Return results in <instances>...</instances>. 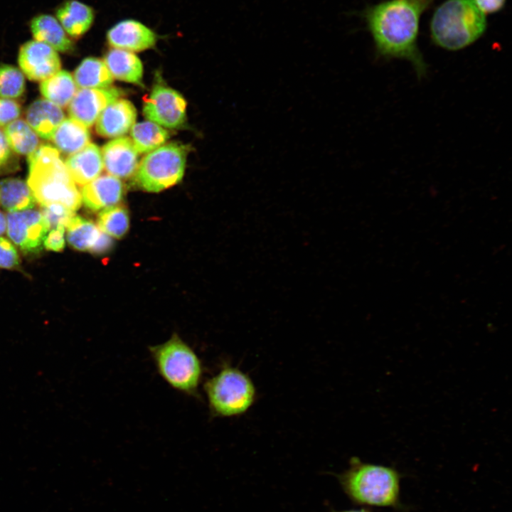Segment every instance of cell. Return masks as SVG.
Here are the masks:
<instances>
[{
  "instance_id": "2",
  "label": "cell",
  "mask_w": 512,
  "mask_h": 512,
  "mask_svg": "<svg viewBox=\"0 0 512 512\" xmlns=\"http://www.w3.org/2000/svg\"><path fill=\"white\" fill-rule=\"evenodd\" d=\"M28 162L27 184L36 202L42 206L60 204L74 212L80 208L81 193L56 148L38 146L28 156Z\"/></svg>"
},
{
  "instance_id": "26",
  "label": "cell",
  "mask_w": 512,
  "mask_h": 512,
  "mask_svg": "<svg viewBox=\"0 0 512 512\" xmlns=\"http://www.w3.org/2000/svg\"><path fill=\"white\" fill-rule=\"evenodd\" d=\"M131 129V140L138 153H149L164 145L169 132L158 124L144 121L134 123Z\"/></svg>"
},
{
  "instance_id": "11",
  "label": "cell",
  "mask_w": 512,
  "mask_h": 512,
  "mask_svg": "<svg viewBox=\"0 0 512 512\" xmlns=\"http://www.w3.org/2000/svg\"><path fill=\"white\" fill-rule=\"evenodd\" d=\"M119 94L120 91L114 87L78 89L68 105V114L88 128L96 122L108 105L118 99Z\"/></svg>"
},
{
  "instance_id": "12",
  "label": "cell",
  "mask_w": 512,
  "mask_h": 512,
  "mask_svg": "<svg viewBox=\"0 0 512 512\" xmlns=\"http://www.w3.org/2000/svg\"><path fill=\"white\" fill-rule=\"evenodd\" d=\"M107 41L113 48L133 53L154 47L156 42V36L151 29L141 22L126 19L117 23L109 29Z\"/></svg>"
},
{
  "instance_id": "35",
  "label": "cell",
  "mask_w": 512,
  "mask_h": 512,
  "mask_svg": "<svg viewBox=\"0 0 512 512\" xmlns=\"http://www.w3.org/2000/svg\"><path fill=\"white\" fill-rule=\"evenodd\" d=\"M11 156V148L9 147L6 139L0 131V167L6 164Z\"/></svg>"
},
{
  "instance_id": "22",
  "label": "cell",
  "mask_w": 512,
  "mask_h": 512,
  "mask_svg": "<svg viewBox=\"0 0 512 512\" xmlns=\"http://www.w3.org/2000/svg\"><path fill=\"white\" fill-rule=\"evenodd\" d=\"M60 152L73 154L90 143V135L87 127L72 119H64L50 139Z\"/></svg>"
},
{
  "instance_id": "32",
  "label": "cell",
  "mask_w": 512,
  "mask_h": 512,
  "mask_svg": "<svg viewBox=\"0 0 512 512\" xmlns=\"http://www.w3.org/2000/svg\"><path fill=\"white\" fill-rule=\"evenodd\" d=\"M21 114L18 103L11 99L0 97V127H5L16 120Z\"/></svg>"
},
{
  "instance_id": "31",
  "label": "cell",
  "mask_w": 512,
  "mask_h": 512,
  "mask_svg": "<svg viewBox=\"0 0 512 512\" xmlns=\"http://www.w3.org/2000/svg\"><path fill=\"white\" fill-rule=\"evenodd\" d=\"M20 264V258L14 244L0 237V267L13 269Z\"/></svg>"
},
{
  "instance_id": "27",
  "label": "cell",
  "mask_w": 512,
  "mask_h": 512,
  "mask_svg": "<svg viewBox=\"0 0 512 512\" xmlns=\"http://www.w3.org/2000/svg\"><path fill=\"white\" fill-rule=\"evenodd\" d=\"M9 147L15 152L29 155L38 147V135L24 120L16 119L4 129Z\"/></svg>"
},
{
  "instance_id": "23",
  "label": "cell",
  "mask_w": 512,
  "mask_h": 512,
  "mask_svg": "<svg viewBox=\"0 0 512 512\" xmlns=\"http://www.w3.org/2000/svg\"><path fill=\"white\" fill-rule=\"evenodd\" d=\"M73 78L78 89H102L112 82L103 60L95 57L85 58L74 72Z\"/></svg>"
},
{
  "instance_id": "28",
  "label": "cell",
  "mask_w": 512,
  "mask_h": 512,
  "mask_svg": "<svg viewBox=\"0 0 512 512\" xmlns=\"http://www.w3.org/2000/svg\"><path fill=\"white\" fill-rule=\"evenodd\" d=\"M129 217L127 210L113 206L103 209L98 218V228L111 238H120L127 232Z\"/></svg>"
},
{
  "instance_id": "5",
  "label": "cell",
  "mask_w": 512,
  "mask_h": 512,
  "mask_svg": "<svg viewBox=\"0 0 512 512\" xmlns=\"http://www.w3.org/2000/svg\"><path fill=\"white\" fill-rule=\"evenodd\" d=\"M148 349L158 373L170 387L186 395L200 397L203 366L191 346L174 334L165 342Z\"/></svg>"
},
{
  "instance_id": "4",
  "label": "cell",
  "mask_w": 512,
  "mask_h": 512,
  "mask_svg": "<svg viewBox=\"0 0 512 512\" xmlns=\"http://www.w3.org/2000/svg\"><path fill=\"white\" fill-rule=\"evenodd\" d=\"M486 28V15L472 0H446L434 10L430 22L433 43L451 51L473 44Z\"/></svg>"
},
{
  "instance_id": "18",
  "label": "cell",
  "mask_w": 512,
  "mask_h": 512,
  "mask_svg": "<svg viewBox=\"0 0 512 512\" xmlns=\"http://www.w3.org/2000/svg\"><path fill=\"white\" fill-rule=\"evenodd\" d=\"M55 18L71 39H78L91 28L95 12L81 1L66 0L57 7Z\"/></svg>"
},
{
  "instance_id": "13",
  "label": "cell",
  "mask_w": 512,
  "mask_h": 512,
  "mask_svg": "<svg viewBox=\"0 0 512 512\" xmlns=\"http://www.w3.org/2000/svg\"><path fill=\"white\" fill-rule=\"evenodd\" d=\"M103 167L117 178L134 176L139 164V153L131 139L117 137L105 144L101 151Z\"/></svg>"
},
{
  "instance_id": "20",
  "label": "cell",
  "mask_w": 512,
  "mask_h": 512,
  "mask_svg": "<svg viewBox=\"0 0 512 512\" xmlns=\"http://www.w3.org/2000/svg\"><path fill=\"white\" fill-rule=\"evenodd\" d=\"M26 122L36 134L44 139H51L55 131L65 119L61 108L46 99H38L26 110Z\"/></svg>"
},
{
  "instance_id": "37",
  "label": "cell",
  "mask_w": 512,
  "mask_h": 512,
  "mask_svg": "<svg viewBox=\"0 0 512 512\" xmlns=\"http://www.w3.org/2000/svg\"><path fill=\"white\" fill-rule=\"evenodd\" d=\"M333 512H372L368 508H360V509H349L343 511H334Z\"/></svg>"
},
{
  "instance_id": "10",
  "label": "cell",
  "mask_w": 512,
  "mask_h": 512,
  "mask_svg": "<svg viewBox=\"0 0 512 512\" xmlns=\"http://www.w3.org/2000/svg\"><path fill=\"white\" fill-rule=\"evenodd\" d=\"M18 65L28 78L43 81L60 70L61 61L56 50L41 42L32 40L19 48Z\"/></svg>"
},
{
  "instance_id": "33",
  "label": "cell",
  "mask_w": 512,
  "mask_h": 512,
  "mask_svg": "<svg viewBox=\"0 0 512 512\" xmlns=\"http://www.w3.org/2000/svg\"><path fill=\"white\" fill-rule=\"evenodd\" d=\"M46 250L59 252L65 247V227L58 225L51 229L43 240Z\"/></svg>"
},
{
  "instance_id": "16",
  "label": "cell",
  "mask_w": 512,
  "mask_h": 512,
  "mask_svg": "<svg viewBox=\"0 0 512 512\" xmlns=\"http://www.w3.org/2000/svg\"><path fill=\"white\" fill-rule=\"evenodd\" d=\"M123 193L122 181L110 174H105L83 186L81 197L87 208L100 210L118 203L122 198Z\"/></svg>"
},
{
  "instance_id": "25",
  "label": "cell",
  "mask_w": 512,
  "mask_h": 512,
  "mask_svg": "<svg viewBox=\"0 0 512 512\" xmlns=\"http://www.w3.org/2000/svg\"><path fill=\"white\" fill-rule=\"evenodd\" d=\"M78 89L71 74L63 70L43 80L40 85V91L44 99L60 108L69 105Z\"/></svg>"
},
{
  "instance_id": "8",
  "label": "cell",
  "mask_w": 512,
  "mask_h": 512,
  "mask_svg": "<svg viewBox=\"0 0 512 512\" xmlns=\"http://www.w3.org/2000/svg\"><path fill=\"white\" fill-rule=\"evenodd\" d=\"M186 102L176 90L156 84L146 100L143 113L146 119L161 127L176 129L186 120Z\"/></svg>"
},
{
  "instance_id": "14",
  "label": "cell",
  "mask_w": 512,
  "mask_h": 512,
  "mask_svg": "<svg viewBox=\"0 0 512 512\" xmlns=\"http://www.w3.org/2000/svg\"><path fill=\"white\" fill-rule=\"evenodd\" d=\"M137 110L125 99H117L108 105L96 121V132L105 137H120L134 125Z\"/></svg>"
},
{
  "instance_id": "19",
  "label": "cell",
  "mask_w": 512,
  "mask_h": 512,
  "mask_svg": "<svg viewBox=\"0 0 512 512\" xmlns=\"http://www.w3.org/2000/svg\"><path fill=\"white\" fill-rule=\"evenodd\" d=\"M29 28L35 41L45 43L57 52L66 53L73 49V42L57 18L50 14H40L31 18Z\"/></svg>"
},
{
  "instance_id": "6",
  "label": "cell",
  "mask_w": 512,
  "mask_h": 512,
  "mask_svg": "<svg viewBox=\"0 0 512 512\" xmlns=\"http://www.w3.org/2000/svg\"><path fill=\"white\" fill-rule=\"evenodd\" d=\"M210 415L233 417L243 415L254 404L256 388L251 378L230 364L208 379L203 385Z\"/></svg>"
},
{
  "instance_id": "24",
  "label": "cell",
  "mask_w": 512,
  "mask_h": 512,
  "mask_svg": "<svg viewBox=\"0 0 512 512\" xmlns=\"http://www.w3.org/2000/svg\"><path fill=\"white\" fill-rule=\"evenodd\" d=\"M0 203L6 210L16 212L33 208L36 201L25 181L9 178L0 181Z\"/></svg>"
},
{
  "instance_id": "7",
  "label": "cell",
  "mask_w": 512,
  "mask_h": 512,
  "mask_svg": "<svg viewBox=\"0 0 512 512\" xmlns=\"http://www.w3.org/2000/svg\"><path fill=\"white\" fill-rule=\"evenodd\" d=\"M187 148L178 143L164 144L148 153L134 174L138 187L159 192L179 182L184 174Z\"/></svg>"
},
{
  "instance_id": "34",
  "label": "cell",
  "mask_w": 512,
  "mask_h": 512,
  "mask_svg": "<svg viewBox=\"0 0 512 512\" xmlns=\"http://www.w3.org/2000/svg\"><path fill=\"white\" fill-rule=\"evenodd\" d=\"M479 10L484 15L496 14L505 6L506 0H472Z\"/></svg>"
},
{
  "instance_id": "21",
  "label": "cell",
  "mask_w": 512,
  "mask_h": 512,
  "mask_svg": "<svg viewBox=\"0 0 512 512\" xmlns=\"http://www.w3.org/2000/svg\"><path fill=\"white\" fill-rule=\"evenodd\" d=\"M104 62L112 78L121 81L142 85L143 65L132 52L112 48L105 55Z\"/></svg>"
},
{
  "instance_id": "17",
  "label": "cell",
  "mask_w": 512,
  "mask_h": 512,
  "mask_svg": "<svg viewBox=\"0 0 512 512\" xmlns=\"http://www.w3.org/2000/svg\"><path fill=\"white\" fill-rule=\"evenodd\" d=\"M65 164L75 184L82 186L97 178L104 169L101 151L92 143L70 155Z\"/></svg>"
},
{
  "instance_id": "1",
  "label": "cell",
  "mask_w": 512,
  "mask_h": 512,
  "mask_svg": "<svg viewBox=\"0 0 512 512\" xmlns=\"http://www.w3.org/2000/svg\"><path fill=\"white\" fill-rule=\"evenodd\" d=\"M434 0H386L370 6L363 16L372 36L376 56L384 60L409 61L419 78L427 66L418 48L422 13Z\"/></svg>"
},
{
  "instance_id": "30",
  "label": "cell",
  "mask_w": 512,
  "mask_h": 512,
  "mask_svg": "<svg viewBox=\"0 0 512 512\" xmlns=\"http://www.w3.org/2000/svg\"><path fill=\"white\" fill-rule=\"evenodd\" d=\"M49 229L63 225L65 228L75 216V212L60 204H50L43 206L41 211Z\"/></svg>"
},
{
  "instance_id": "15",
  "label": "cell",
  "mask_w": 512,
  "mask_h": 512,
  "mask_svg": "<svg viewBox=\"0 0 512 512\" xmlns=\"http://www.w3.org/2000/svg\"><path fill=\"white\" fill-rule=\"evenodd\" d=\"M67 240L80 251L103 252L112 245L111 237L102 232L92 222L75 215L66 226Z\"/></svg>"
},
{
  "instance_id": "9",
  "label": "cell",
  "mask_w": 512,
  "mask_h": 512,
  "mask_svg": "<svg viewBox=\"0 0 512 512\" xmlns=\"http://www.w3.org/2000/svg\"><path fill=\"white\" fill-rule=\"evenodd\" d=\"M6 222L9 238L21 250L36 252L41 250L49 230L41 212L31 209L9 212Z\"/></svg>"
},
{
  "instance_id": "36",
  "label": "cell",
  "mask_w": 512,
  "mask_h": 512,
  "mask_svg": "<svg viewBox=\"0 0 512 512\" xmlns=\"http://www.w3.org/2000/svg\"><path fill=\"white\" fill-rule=\"evenodd\" d=\"M6 218L4 213L0 212V236L2 235L6 230Z\"/></svg>"
},
{
  "instance_id": "29",
  "label": "cell",
  "mask_w": 512,
  "mask_h": 512,
  "mask_svg": "<svg viewBox=\"0 0 512 512\" xmlns=\"http://www.w3.org/2000/svg\"><path fill=\"white\" fill-rule=\"evenodd\" d=\"M25 90L23 73L17 68L4 64L0 65V97L15 99Z\"/></svg>"
},
{
  "instance_id": "3",
  "label": "cell",
  "mask_w": 512,
  "mask_h": 512,
  "mask_svg": "<svg viewBox=\"0 0 512 512\" xmlns=\"http://www.w3.org/2000/svg\"><path fill=\"white\" fill-rule=\"evenodd\" d=\"M337 477L343 491L355 504L402 508L400 498L402 476L394 467L364 462L353 457L348 468Z\"/></svg>"
}]
</instances>
